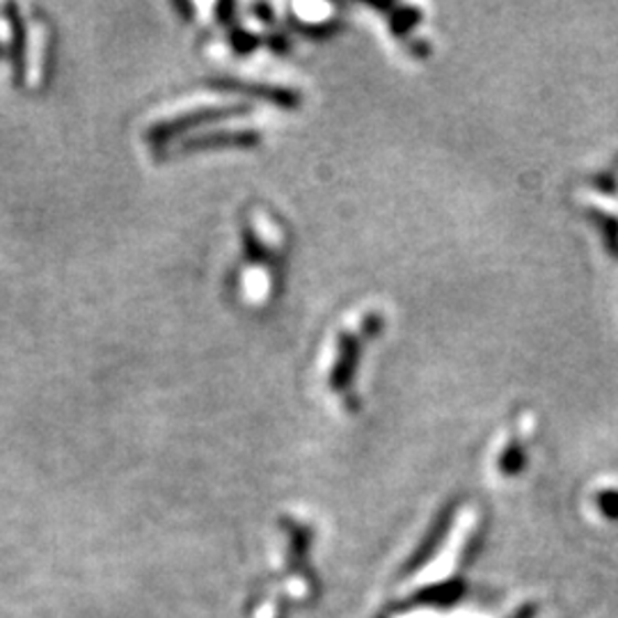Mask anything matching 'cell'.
Instances as JSON below:
<instances>
[{"label": "cell", "mask_w": 618, "mask_h": 618, "mask_svg": "<svg viewBox=\"0 0 618 618\" xmlns=\"http://www.w3.org/2000/svg\"><path fill=\"white\" fill-rule=\"evenodd\" d=\"M462 594H466V582L449 579L443 584H433L428 589L415 594L408 607H451L462 598Z\"/></svg>", "instance_id": "cell-1"}, {"label": "cell", "mask_w": 618, "mask_h": 618, "mask_svg": "<svg viewBox=\"0 0 618 618\" xmlns=\"http://www.w3.org/2000/svg\"><path fill=\"white\" fill-rule=\"evenodd\" d=\"M449 522H451V515L447 513V515H443V520H438L436 522V528H433L430 532H428V536L424 539V543L417 547V552L411 556V562H408V571L406 573H415V571H419L426 562H430L433 560V554H436L438 550H440V545H443V541H445V536H447V530H449Z\"/></svg>", "instance_id": "cell-2"}, {"label": "cell", "mask_w": 618, "mask_h": 618, "mask_svg": "<svg viewBox=\"0 0 618 618\" xmlns=\"http://www.w3.org/2000/svg\"><path fill=\"white\" fill-rule=\"evenodd\" d=\"M600 509L611 515L618 518V494L616 492H603L600 494Z\"/></svg>", "instance_id": "cell-3"}, {"label": "cell", "mask_w": 618, "mask_h": 618, "mask_svg": "<svg viewBox=\"0 0 618 618\" xmlns=\"http://www.w3.org/2000/svg\"><path fill=\"white\" fill-rule=\"evenodd\" d=\"M534 614H536V607H534V605H524V607L518 609L515 616H511V618H534Z\"/></svg>", "instance_id": "cell-4"}]
</instances>
